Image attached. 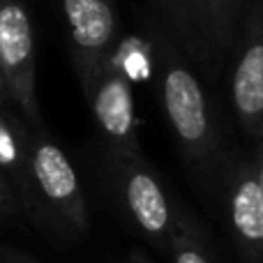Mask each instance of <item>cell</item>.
Returning <instances> with one entry per match:
<instances>
[{"label":"cell","instance_id":"cell-1","mask_svg":"<svg viewBox=\"0 0 263 263\" xmlns=\"http://www.w3.org/2000/svg\"><path fill=\"white\" fill-rule=\"evenodd\" d=\"M150 51L168 127L190 166L196 171H208L217 157L219 136L203 86L168 37L155 35Z\"/></svg>","mask_w":263,"mask_h":263},{"label":"cell","instance_id":"cell-2","mask_svg":"<svg viewBox=\"0 0 263 263\" xmlns=\"http://www.w3.org/2000/svg\"><path fill=\"white\" fill-rule=\"evenodd\" d=\"M21 208L63 236H83L90 227L88 201L77 168L44 127H30Z\"/></svg>","mask_w":263,"mask_h":263},{"label":"cell","instance_id":"cell-3","mask_svg":"<svg viewBox=\"0 0 263 263\" xmlns=\"http://www.w3.org/2000/svg\"><path fill=\"white\" fill-rule=\"evenodd\" d=\"M114 194L125 215L157 250L166 252L176 231L178 213L155 168L139 153H106Z\"/></svg>","mask_w":263,"mask_h":263},{"label":"cell","instance_id":"cell-4","mask_svg":"<svg viewBox=\"0 0 263 263\" xmlns=\"http://www.w3.org/2000/svg\"><path fill=\"white\" fill-rule=\"evenodd\" d=\"M0 77L7 97L30 127H42L37 102L35 32L23 0H0Z\"/></svg>","mask_w":263,"mask_h":263},{"label":"cell","instance_id":"cell-5","mask_svg":"<svg viewBox=\"0 0 263 263\" xmlns=\"http://www.w3.org/2000/svg\"><path fill=\"white\" fill-rule=\"evenodd\" d=\"M231 104L242 129L263 136V0H250L242 9L233 44Z\"/></svg>","mask_w":263,"mask_h":263},{"label":"cell","instance_id":"cell-6","mask_svg":"<svg viewBox=\"0 0 263 263\" xmlns=\"http://www.w3.org/2000/svg\"><path fill=\"white\" fill-rule=\"evenodd\" d=\"M229 233L245 263H263V194L254 157H236L222 173Z\"/></svg>","mask_w":263,"mask_h":263},{"label":"cell","instance_id":"cell-7","mask_svg":"<svg viewBox=\"0 0 263 263\" xmlns=\"http://www.w3.org/2000/svg\"><path fill=\"white\" fill-rule=\"evenodd\" d=\"M72 65L81 86L111 55L120 40V21L114 0H60Z\"/></svg>","mask_w":263,"mask_h":263},{"label":"cell","instance_id":"cell-8","mask_svg":"<svg viewBox=\"0 0 263 263\" xmlns=\"http://www.w3.org/2000/svg\"><path fill=\"white\" fill-rule=\"evenodd\" d=\"M81 88L106 141V153H139L132 83L104 60Z\"/></svg>","mask_w":263,"mask_h":263},{"label":"cell","instance_id":"cell-9","mask_svg":"<svg viewBox=\"0 0 263 263\" xmlns=\"http://www.w3.org/2000/svg\"><path fill=\"white\" fill-rule=\"evenodd\" d=\"M153 3L157 5L187 53H192L205 67H215L222 60V53L215 44L208 0H153Z\"/></svg>","mask_w":263,"mask_h":263},{"label":"cell","instance_id":"cell-10","mask_svg":"<svg viewBox=\"0 0 263 263\" xmlns=\"http://www.w3.org/2000/svg\"><path fill=\"white\" fill-rule=\"evenodd\" d=\"M28 145H30L28 123H21L12 114H5L0 106V173L16 192L18 201L23 196L28 178Z\"/></svg>","mask_w":263,"mask_h":263},{"label":"cell","instance_id":"cell-11","mask_svg":"<svg viewBox=\"0 0 263 263\" xmlns=\"http://www.w3.org/2000/svg\"><path fill=\"white\" fill-rule=\"evenodd\" d=\"M166 252L171 256V263H215L205 238L185 213H178L176 231H173Z\"/></svg>","mask_w":263,"mask_h":263},{"label":"cell","instance_id":"cell-12","mask_svg":"<svg viewBox=\"0 0 263 263\" xmlns=\"http://www.w3.org/2000/svg\"><path fill=\"white\" fill-rule=\"evenodd\" d=\"M106 63L118 69L129 83L145 81L153 74V51L150 44H141L139 40H123L114 46Z\"/></svg>","mask_w":263,"mask_h":263},{"label":"cell","instance_id":"cell-13","mask_svg":"<svg viewBox=\"0 0 263 263\" xmlns=\"http://www.w3.org/2000/svg\"><path fill=\"white\" fill-rule=\"evenodd\" d=\"M208 7H210V23H213L215 44H217V51L224 58L233 49V44H236L245 0H208Z\"/></svg>","mask_w":263,"mask_h":263},{"label":"cell","instance_id":"cell-14","mask_svg":"<svg viewBox=\"0 0 263 263\" xmlns=\"http://www.w3.org/2000/svg\"><path fill=\"white\" fill-rule=\"evenodd\" d=\"M21 210L23 208H21V201H18L16 192L12 190V185H9V182L5 180V176L0 173V224L16 219Z\"/></svg>","mask_w":263,"mask_h":263},{"label":"cell","instance_id":"cell-15","mask_svg":"<svg viewBox=\"0 0 263 263\" xmlns=\"http://www.w3.org/2000/svg\"><path fill=\"white\" fill-rule=\"evenodd\" d=\"M256 150H254V164H256V176H259V185H261V194H263V136L254 139Z\"/></svg>","mask_w":263,"mask_h":263},{"label":"cell","instance_id":"cell-16","mask_svg":"<svg viewBox=\"0 0 263 263\" xmlns=\"http://www.w3.org/2000/svg\"><path fill=\"white\" fill-rule=\"evenodd\" d=\"M0 263H35L30 259H26L23 254H16V252H9L0 247Z\"/></svg>","mask_w":263,"mask_h":263},{"label":"cell","instance_id":"cell-17","mask_svg":"<svg viewBox=\"0 0 263 263\" xmlns=\"http://www.w3.org/2000/svg\"><path fill=\"white\" fill-rule=\"evenodd\" d=\"M9 102L7 97V90H5V83H3V77H0V106H5Z\"/></svg>","mask_w":263,"mask_h":263},{"label":"cell","instance_id":"cell-18","mask_svg":"<svg viewBox=\"0 0 263 263\" xmlns=\"http://www.w3.org/2000/svg\"><path fill=\"white\" fill-rule=\"evenodd\" d=\"M127 263H153V261H150V259H145L143 254H136V252H134V254L129 256V261H127Z\"/></svg>","mask_w":263,"mask_h":263}]
</instances>
